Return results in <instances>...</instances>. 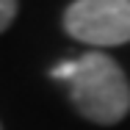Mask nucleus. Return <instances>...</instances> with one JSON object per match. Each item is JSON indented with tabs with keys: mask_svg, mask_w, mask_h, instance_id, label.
Wrapping results in <instances>:
<instances>
[{
	"mask_svg": "<svg viewBox=\"0 0 130 130\" xmlns=\"http://www.w3.org/2000/svg\"><path fill=\"white\" fill-rule=\"evenodd\" d=\"M69 97L89 122L116 125L130 113V80L111 55L94 50L78 58V69L69 80Z\"/></svg>",
	"mask_w": 130,
	"mask_h": 130,
	"instance_id": "obj_1",
	"label": "nucleus"
},
{
	"mask_svg": "<svg viewBox=\"0 0 130 130\" xmlns=\"http://www.w3.org/2000/svg\"><path fill=\"white\" fill-rule=\"evenodd\" d=\"M64 30L91 47L130 42V0H75L64 11Z\"/></svg>",
	"mask_w": 130,
	"mask_h": 130,
	"instance_id": "obj_2",
	"label": "nucleus"
},
{
	"mask_svg": "<svg viewBox=\"0 0 130 130\" xmlns=\"http://www.w3.org/2000/svg\"><path fill=\"white\" fill-rule=\"evenodd\" d=\"M75 69H78V61H64V64H58L55 69H53L50 75L53 78H61V80H72V75H75Z\"/></svg>",
	"mask_w": 130,
	"mask_h": 130,
	"instance_id": "obj_4",
	"label": "nucleus"
},
{
	"mask_svg": "<svg viewBox=\"0 0 130 130\" xmlns=\"http://www.w3.org/2000/svg\"><path fill=\"white\" fill-rule=\"evenodd\" d=\"M17 17V0H0V33L14 22Z\"/></svg>",
	"mask_w": 130,
	"mask_h": 130,
	"instance_id": "obj_3",
	"label": "nucleus"
},
{
	"mask_svg": "<svg viewBox=\"0 0 130 130\" xmlns=\"http://www.w3.org/2000/svg\"><path fill=\"white\" fill-rule=\"evenodd\" d=\"M0 130H3V127H0Z\"/></svg>",
	"mask_w": 130,
	"mask_h": 130,
	"instance_id": "obj_5",
	"label": "nucleus"
}]
</instances>
